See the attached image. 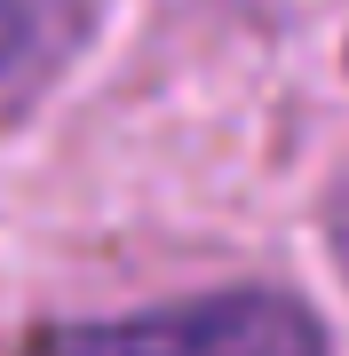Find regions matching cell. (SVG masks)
I'll use <instances>...</instances> for the list:
<instances>
[{"label":"cell","mask_w":349,"mask_h":356,"mask_svg":"<svg viewBox=\"0 0 349 356\" xmlns=\"http://www.w3.org/2000/svg\"><path fill=\"white\" fill-rule=\"evenodd\" d=\"M64 32H72V0H0V79L40 64Z\"/></svg>","instance_id":"7a4b0ae2"},{"label":"cell","mask_w":349,"mask_h":356,"mask_svg":"<svg viewBox=\"0 0 349 356\" xmlns=\"http://www.w3.org/2000/svg\"><path fill=\"white\" fill-rule=\"evenodd\" d=\"M32 356H325V348L318 325L278 293H215V301H183L159 317L56 332Z\"/></svg>","instance_id":"6da1fadb"}]
</instances>
